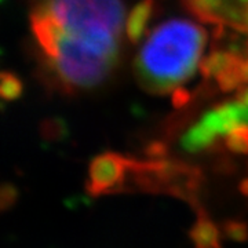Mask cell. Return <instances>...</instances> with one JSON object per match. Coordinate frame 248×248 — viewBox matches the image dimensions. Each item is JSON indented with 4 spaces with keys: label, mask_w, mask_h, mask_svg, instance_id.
I'll return each instance as SVG.
<instances>
[{
    "label": "cell",
    "mask_w": 248,
    "mask_h": 248,
    "mask_svg": "<svg viewBox=\"0 0 248 248\" xmlns=\"http://www.w3.org/2000/svg\"><path fill=\"white\" fill-rule=\"evenodd\" d=\"M122 0H36L31 28L55 81L66 91L101 84L119 58Z\"/></svg>",
    "instance_id": "obj_1"
},
{
    "label": "cell",
    "mask_w": 248,
    "mask_h": 248,
    "mask_svg": "<svg viewBox=\"0 0 248 248\" xmlns=\"http://www.w3.org/2000/svg\"><path fill=\"white\" fill-rule=\"evenodd\" d=\"M207 42L205 31L185 19H171L156 28L135 61L141 86L164 94L195 75Z\"/></svg>",
    "instance_id": "obj_2"
},
{
    "label": "cell",
    "mask_w": 248,
    "mask_h": 248,
    "mask_svg": "<svg viewBox=\"0 0 248 248\" xmlns=\"http://www.w3.org/2000/svg\"><path fill=\"white\" fill-rule=\"evenodd\" d=\"M128 182L145 192L169 193L193 204L197 200L200 175L196 169L177 161L131 159Z\"/></svg>",
    "instance_id": "obj_3"
},
{
    "label": "cell",
    "mask_w": 248,
    "mask_h": 248,
    "mask_svg": "<svg viewBox=\"0 0 248 248\" xmlns=\"http://www.w3.org/2000/svg\"><path fill=\"white\" fill-rule=\"evenodd\" d=\"M239 124H243V122L237 102L222 104L208 110L197 123L193 124L182 137L181 145L185 151L192 153L204 151L218 141V138L231 133Z\"/></svg>",
    "instance_id": "obj_4"
},
{
    "label": "cell",
    "mask_w": 248,
    "mask_h": 248,
    "mask_svg": "<svg viewBox=\"0 0 248 248\" xmlns=\"http://www.w3.org/2000/svg\"><path fill=\"white\" fill-rule=\"evenodd\" d=\"M202 73L222 91L243 89L248 83V47L214 50L203 62Z\"/></svg>",
    "instance_id": "obj_5"
},
{
    "label": "cell",
    "mask_w": 248,
    "mask_h": 248,
    "mask_svg": "<svg viewBox=\"0 0 248 248\" xmlns=\"http://www.w3.org/2000/svg\"><path fill=\"white\" fill-rule=\"evenodd\" d=\"M202 22L248 33V0H181Z\"/></svg>",
    "instance_id": "obj_6"
},
{
    "label": "cell",
    "mask_w": 248,
    "mask_h": 248,
    "mask_svg": "<svg viewBox=\"0 0 248 248\" xmlns=\"http://www.w3.org/2000/svg\"><path fill=\"white\" fill-rule=\"evenodd\" d=\"M131 159L116 153L101 155L91 161L87 190L91 196L120 192L128 182Z\"/></svg>",
    "instance_id": "obj_7"
},
{
    "label": "cell",
    "mask_w": 248,
    "mask_h": 248,
    "mask_svg": "<svg viewBox=\"0 0 248 248\" xmlns=\"http://www.w3.org/2000/svg\"><path fill=\"white\" fill-rule=\"evenodd\" d=\"M152 14H153L152 0H143L133 9L127 19V35L133 43H137L142 39L145 29L148 27V22L151 21Z\"/></svg>",
    "instance_id": "obj_8"
},
{
    "label": "cell",
    "mask_w": 248,
    "mask_h": 248,
    "mask_svg": "<svg viewBox=\"0 0 248 248\" xmlns=\"http://www.w3.org/2000/svg\"><path fill=\"white\" fill-rule=\"evenodd\" d=\"M190 239L193 240L196 248H221L219 231L208 218L200 214L195 226L190 231Z\"/></svg>",
    "instance_id": "obj_9"
},
{
    "label": "cell",
    "mask_w": 248,
    "mask_h": 248,
    "mask_svg": "<svg viewBox=\"0 0 248 248\" xmlns=\"http://www.w3.org/2000/svg\"><path fill=\"white\" fill-rule=\"evenodd\" d=\"M225 146L236 155H248V124L236 125L223 137Z\"/></svg>",
    "instance_id": "obj_10"
},
{
    "label": "cell",
    "mask_w": 248,
    "mask_h": 248,
    "mask_svg": "<svg viewBox=\"0 0 248 248\" xmlns=\"http://www.w3.org/2000/svg\"><path fill=\"white\" fill-rule=\"evenodd\" d=\"M22 93V83L16 75L10 72H3L1 75V84H0V94L4 99H17Z\"/></svg>",
    "instance_id": "obj_11"
},
{
    "label": "cell",
    "mask_w": 248,
    "mask_h": 248,
    "mask_svg": "<svg viewBox=\"0 0 248 248\" xmlns=\"http://www.w3.org/2000/svg\"><path fill=\"white\" fill-rule=\"evenodd\" d=\"M236 102L240 108V115L243 124H248V87L240 89L236 97Z\"/></svg>",
    "instance_id": "obj_12"
},
{
    "label": "cell",
    "mask_w": 248,
    "mask_h": 248,
    "mask_svg": "<svg viewBox=\"0 0 248 248\" xmlns=\"http://www.w3.org/2000/svg\"><path fill=\"white\" fill-rule=\"evenodd\" d=\"M228 232H229V234H231L232 237L236 240L246 239L248 233L246 225L239 223V222H233L231 225H228Z\"/></svg>",
    "instance_id": "obj_13"
}]
</instances>
